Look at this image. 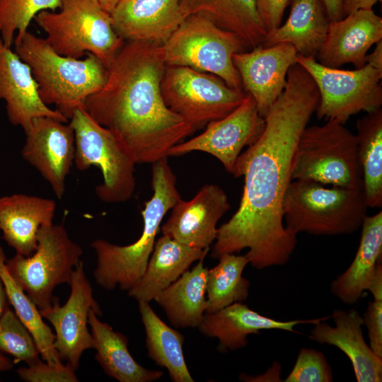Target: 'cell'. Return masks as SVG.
I'll return each mask as SVG.
<instances>
[{
  "mask_svg": "<svg viewBox=\"0 0 382 382\" xmlns=\"http://www.w3.org/2000/svg\"><path fill=\"white\" fill-rule=\"evenodd\" d=\"M318 103L313 79L293 64L284 91L264 117L261 135L236 160L233 175L244 177L243 195L238 210L218 228L212 257L248 248L249 264L257 270L288 262L297 239L285 228L282 203L292 181L297 141Z\"/></svg>",
  "mask_w": 382,
  "mask_h": 382,
  "instance_id": "6da1fadb",
  "label": "cell"
},
{
  "mask_svg": "<svg viewBox=\"0 0 382 382\" xmlns=\"http://www.w3.org/2000/svg\"><path fill=\"white\" fill-rule=\"evenodd\" d=\"M166 67L163 45L125 41L108 68L105 84L84 103L91 117L127 146L137 163L168 157L170 149L196 131L163 101Z\"/></svg>",
  "mask_w": 382,
  "mask_h": 382,
  "instance_id": "7a4b0ae2",
  "label": "cell"
},
{
  "mask_svg": "<svg viewBox=\"0 0 382 382\" xmlns=\"http://www.w3.org/2000/svg\"><path fill=\"white\" fill-rule=\"evenodd\" d=\"M151 174L154 194L141 212L144 226L139 238L123 246L104 239H96L91 244L97 259L93 271L95 281L106 290H113L119 286L121 290L127 291L141 277L163 217L182 199L168 157L152 163Z\"/></svg>",
  "mask_w": 382,
  "mask_h": 382,
  "instance_id": "3957f363",
  "label": "cell"
},
{
  "mask_svg": "<svg viewBox=\"0 0 382 382\" xmlns=\"http://www.w3.org/2000/svg\"><path fill=\"white\" fill-rule=\"evenodd\" d=\"M14 45L15 52L30 66L43 103L54 105L68 120L106 81L108 69L92 54L83 59L61 55L45 38L28 30Z\"/></svg>",
  "mask_w": 382,
  "mask_h": 382,
  "instance_id": "277c9868",
  "label": "cell"
},
{
  "mask_svg": "<svg viewBox=\"0 0 382 382\" xmlns=\"http://www.w3.org/2000/svg\"><path fill=\"white\" fill-rule=\"evenodd\" d=\"M363 190L325 187L311 180H292L282 203L285 228L297 236H335L357 231L366 216Z\"/></svg>",
  "mask_w": 382,
  "mask_h": 382,
  "instance_id": "5b68a950",
  "label": "cell"
},
{
  "mask_svg": "<svg viewBox=\"0 0 382 382\" xmlns=\"http://www.w3.org/2000/svg\"><path fill=\"white\" fill-rule=\"evenodd\" d=\"M34 20L58 54L81 59L90 53L107 69L125 42L115 31L110 14L95 0H62L59 11H42Z\"/></svg>",
  "mask_w": 382,
  "mask_h": 382,
  "instance_id": "8992f818",
  "label": "cell"
},
{
  "mask_svg": "<svg viewBox=\"0 0 382 382\" xmlns=\"http://www.w3.org/2000/svg\"><path fill=\"white\" fill-rule=\"evenodd\" d=\"M291 178L362 190L356 135L336 120L306 127L294 150Z\"/></svg>",
  "mask_w": 382,
  "mask_h": 382,
  "instance_id": "52a82bcc",
  "label": "cell"
},
{
  "mask_svg": "<svg viewBox=\"0 0 382 382\" xmlns=\"http://www.w3.org/2000/svg\"><path fill=\"white\" fill-rule=\"evenodd\" d=\"M69 125L75 137L74 163L79 170L98 166L103 181L96 187L97 197L105 203H121L133 195L137 161L127 146L110 129L98 124L84 107L75 110Z\"/></svg>",
  "mask_w": 382,
  "mask_h": 382,
  "instance_id": "ba28073f",
  "label": "cell"
},
{
  "mask_svg": "<svg viewBox=\"0 0 382 382\" xmlns=\"http://www.w3.org/2000/svg\"><path fill=\"white\" fill-rule=\"evenodd\" d=\"M247 48L239 35L198 14L187 16L163 45L166 66H187L214 74L229 87L243 92L232 56Z\"/></svg>",
  "mask_w": 382,
  "mask_h": 382,
  "instance_id": "9c48e42d",
  "label": "cell"
},
{
  "mask_svg": "<svg viewBox=\"0 0 382 382\" xmlns=\"http://www.w3.org/2000/svg\"><path fill=\"white\" fill-rule=\"evenodd\" d=\"M37 246L30 256L16 255L6 260V268L40 311L52 305L54 289L69 284L81 261V247L72 241L62 224L40 228Z\"/></svg>",
  "mask_w": 382,
  "mask_h": 382,
  "instance_id": "30bf717a",
  "label": "cell"
},
{
  "mask_svg": "<svg viewBox=\"0 0 382 382\" xmlns=\"http://www.w3.org/2000/svg\"><path fill=\"white\" fill-rule=\"evenodd\" d=\"M296 62L312 77L319 92L316 110L318 119L336 120L345 124L361 111L381 109L382 70L366 64L355 70L325 66L315 57L297 54Z\"/></svg>",
  "mask_w": 382,
  "mask_h": 382,
  "instance_id": "8fae6325",
  "label": "cell"
},
{
  "mask_svg": "<svg viewBox=\"0 0 382 382\" xmlns=\"http://www.w3.org/2000/svg\"><path fill=\"white\" fill-rule=\"evenodd\" d=\"M161 92L166 106L195 129L230 114L247 95L214 74L181 66H166Z\"/></svg>",
  "mask_w": 382,
  "mask_h": 382,
  "instance_id": "7c38bea8",
  "label": "cell"
},
{
  "mask_svg": "<svg viewBox=\"0 0 382 382\" xmlns=\"http://www.w3.org/2000/svg\"><path fill=\"white\" fill-rule=\"evenodd\" d=\"M265 122L253 96L247 93L241 104L226 117L209 122L205 130L191 139L173 146L168 157L202 151L216 158L226 170L233 174L242 149L254 144Z\"/></svg>",
  "mask_w": 382,
  "mask_h": 382,
  "instance_id": "4fadbf2b",
  "label": "cell"
},
{
  "mask_svg": "<svg viewBox=\"0 0 382 382\" xmlns=\"http://www.w3.org/2000/svg\"><path fill=\"white\" fill-rule=\"evenodd\" d=\"M69 284L71 291L64 305L54 296L52 305L40 311L54 328V346L61 360H65L76 371L83 352L93 348L92 335L88 330L89 311L93 309L98 316H102V311L93 297L81 260L74 268Z\"/></svg>",
  "mask_w": 382,
  "mask_h": 382,
  "instance_id": "5bb4252c",
  "label": "cell"
},
{
  "mask_svg": "<svg viewBox=\"0 0 382 382\" xmlns=\"http://www.w3.org/2000/svg\"><path fill=\"white\" fill-rule=\"evenodd\" d=\"M66 123L50 117L33 119L24 132L21 151L23 159L37 170L59 199L65 192L75 155L74 132Z\"/></svg>",
  "mask_w": 382,
  "mask_h": 382,
  "instance_id": "9a60e30c",
  "label": "cell"
},
{
  "mask_svg": "<svg viewBox=\"0 0 382 382\" xmlns=\"http://www.w3.org/2000/svg\"><path fill=\"white\" fill-rule=\"evenodd\" d=\"M297 54L289 42L270 47L259 45L250 51L233 54L243 91L253 96L262 117L284 91L287 72L296 63Z\"/></svg>",
  "mask_w": 382,
  "mask_h": 382,
  "instance_id": "2e32d148",
  "label": "cell"
},
{
  "mask_svg": "<svg viewBox=\"0 0 382 382\" xmlns=\"http://www.w3.org/2000/svg\"><path fill=\"white\" fill-rule=\"evenodd\" d=\"M230 207L221 187L207 184L192 199L178 200L160 229L163 235L189 246L209 248L216 238L217 223Z\"/></svg>",
  "mask_w": 382,
  "mask_h": 382,
  "instance_id": "e0dca14e",
  "label": "cell"
},
{
  "mask_svg": "<svg viewBox=\"0 0 382 382\" xmlns=\"http://www.w3.org/2000/svg\"><path fill=\"white\" fill-rule=\"evenodd\" d=\"M0 37V99L6 103L7 117L25 132L32 120L50 117L63 122L69 120L42 100L31 69Z\"/></svg>",
  "mask_w": 382,
  "mask_h": 382,
  "instance_id": "ac0fdd59",
  "label": "cell"
},
{
  "mask_svg": "<svg viewBox=\"0 0 382 382\" xmlns=\"http://www.w3.org/2000/svg\"><path fill=\"white\" fill-rule=\"evenodd\" d=\"M382 40V18L373 9H359L336 21H330L325 40L316 59L325 66L340 68L366 64L371 47Z\"/></svg>",
  "mask_w": 382,
  "mask_h": 382,
  "instance_id": "d6986e66",
  "label": "cell"
},
{
  "mask_svg": "<svg viewBox=\"0 0 382 382\" xmlns=\"http://www.w3.org/2000/svg\"><path fill=\"white\" fill-rule=\"evenodd\" d=\"M125 41L163 45L185 18L179 0H120L110 14Z\"/></svg>",
  "mask_w": 382,
  "mask_h": 382,
  "instance_id": "ffe728a7",
  "label": "cell"
},
{
  "mask_svg": "<svg viewBox=\"0 0 382 382\" xmlns=\"http://www.w3.org/2000/svg\"><path fill=\"white\" fill-rule=\"evenodd\" d=\"M335 326L321 320L313 324L308 335L319 344L337 347L349 359L358 382H381L382 359L378 357L364 338L363 317L354 308L334 310L330 316Z\"/></svg>",
  "mask_w": 382,
  "mask_h": 382,
  "instance_id": "44dd1931",
  "label": "cell"
},
{
  "mask_svg": "<svg viewBox=\"0 0 382 382\" xmlns=\"http://www.w3.org/2000/svg\"><path fill=\"white\" fill-rule=\"evenodd\" d=\"M330 318L282 321L262 316L243 302H236L216 312L205 313L197 328L202 335L216 338L218 351L226 352L245 347L247 337L259 334L261 330H282L296 333L294 327L297 325L314 324Z\"/></svg>",
  "mask_w": 382,
  "mask_h": 382,
  "instance_id": "7402d4cb",
  "label": "cell"
},
{
  "mask_svg": "<svg viewBox=\"0 0 382 382\" xmlns=\"http://www.w3.org/2000/svg\"><path fill=\"white\" fill-rule=\"evenodd\" d=\"M56 203L52 199L25 194L0 197V230L17 254L31 255L37 246L40 227L53 224Z\"/></svg>",
  "mask_w": 382,
  "mask_h": 382,
  "instance_id": "603a6c76",
  "label": "cell"
},
{
  "mask_svg": "<svg viewBox=\"0 0 382 382\" xmlns=\"http://www.w3.org/2000/svg\"><path fill=\"white\" fill-rule=\"evenodd\" d=\"M209 249L193 248L162 235L155 242L143 275L127 290L128 296L137 301H154L193 262L205 257Z\"/></svg>",
  "mask_w": 382,
  "mask_h": 382,
  "instance_id": "cb8c5ba5",
  "label": "cell"
},
{
  "mask_svg": "<svg viewBox=\"0 0 382 382\" xmlns=\"http://www.w3.org/2000/svg\"><path fill=\"white\" fill-rule=\"evenodd\" d=\"M359 245L349 267L330 284L332 294L343 303L354 305L369 290L378 262H382V212L366 216Z\"/></svg>",
  "mask_w": 382,
  "mask_h": 382,
  "instance_id": "d4e9b609",
  "label": "cell"
},
{
  "mask_svg": "<svg viewBox=\"0 0 382 382\" xmlns=\"http://www.w3.org/2000/svg\"><path fill=\"white\" fill-rule=\"evenodd\" d=\"M98 316L91 309L88 325L95 358L107 375L120 382H153L163 376L162 371L146 369L136 361L128 349L127 337Z\"/></svg>",
  "mask_w": 382,
  "mask_h": 382,
  "instance_id": "484cf974",
  "label": "cell"
},
{
  "mask_svg": "<svg viewBox=\"0 0 382 382\" xmlns=\"http://www.w3.org/2000/svg\"><path fill=\"white\" fill-rule=\"evenodd\" d=\"M204 258L161 291L154 301L178 328H197L207 310V274Z\"/></svg>",
  "mask_w": 382,
  "mask_h": 382,
  "instance_id": "4316f807",
  "label": "cell"
},
{
  "mask_svg": "<svg viewBox=\"0 0 382 382\" xmlns=\"http://www.w3.org/2000/svg\"><path fill=\"white\" fill-rule=\"evenodd\" d=\"M290 14L286 22L267 33L262 47L289 42L297 54L317 56L323 45L329 25L322 0H291Z\"/></svg>",
  "mask_w": 382,
  "mask_h": 382,
  "instance_id": "83f0119b",
  "label": "cell"
},
{
  "mask_svg": "<svg viewBox=\"0 0 382 382\" xmlns=\"http://www.w3.org/2000/svg\"><path fill=\"white\" fill-rule=\"evenodd\" d=\"M185 18L203 16L219 27L239 35L249 48L261 45L267 35L255 0H179Z\"/></svg>",
  "mask_w": 382,
  "mask_h": 382,
  "instance_id": "f1b7e54d",
  "label": "cell"
},
{
  "mask_svg": "<svg viewBox=\"0 0 382 382\" xmlns=\"http://www.w3.org/2000/svg\"><path fill=\"white\" fill-rule=\"evenodd\" d=\"M138 303L149 357L156 365L167 369L172 381L193 382L183 354L184 335L166 324L149 302Z\"/></svg>",
  "mask_w": 382,
  "mask_h": 382,
  "instance_id": "f546056e",
  "label": "cell"
},
{
  "mask_svg": "<svg viewBox=\"0 0 382 382\" xmlns=\"http://www.w3.org/2000/svg\"><path fill=\"white\" fill-rule=\"evenodd\" d=\"M357 154L362 190L369 208L382 207V110L369 112L357 122Z\"/></svg>",
  "mask_w": 382,
  "mask_h": 382,
  "instance_id": "4dcf8cb0",
  "label": "cell"
},
{
  "mask_svg": "<svg viewBox=\"0 0 382 382\" xmlns=\"http://www.w3.org/2000/svg\"><path fill=\"white\" fill-rule=\"evenodd\" d=\"M218 259V264L207 270L205 313L216 312L236 302H243L249 296L250 281L243 276L249 264L246 255L225 253Z\"/></svg>",
  "mask_w": 382,
  "mask_h": 382,
  "instance_id": "1f68e13d",
  "label": "cell"
},
{
  "mask_svg": "<svg viewBox=\"0 0 382 382\" xmlns=\"http://www.w3.org/2000/svg\"><path fill=\"white\" fill-rule=\"evenodd\" d=\"M6 260L4 251L0 246V277L4 284L9 303L33 336L42 360L52 365L62 364L54 346V334L43 321L35 303L9 274Z\"/></svg>",
  "mask_w": 382,
  "mask_h": 382,
  "instance_id": "d6a6232c",
  "label": "cell"
},
{
  "mask_svg": "<svg viewBox=\"0 0 382 382\" xmlns=\"http://www.w3.org/2000/svg\"><path fill=\"white\" fill-rule=\"evenodd\" d=\"M62 0H0V37L11 47L28 31L30 21L42 11H56Z\"/></svg>",
  "mask_w": 382,
  "mask_h": 382,
  "instance_id": "836d02e7",
  "label": "cell"
},
{
  "mask_svg": "<svg viewBox=\"0 0 382 382\" xmlns=\"http://www.w3.org/2000/svg\"><path fill=\"white\" fill-rule=\"evenodd\" d=\"M0 352L11 355L16 363L30 365L40 360L33 336L9 308L0 317Z\"/></svg>",
  "mask_w": 382,
  "mask_h": 382,
  "instance_id": "e575fe53",
  "label": "cell"
},
{
  "mask_svg": "<svg viewBox=\"0 0 382 382\" xmlns=\"http://www.w3.org/2000/svg\"><path fill=\"white\" fill-rule=\"evenodd\" d=\"M332 369L324 354L312 348H301L285 382H331Z\"/></svg>",
  "mask_w": 382,
  "mask_h": 382,
  "instance_id": "d590c367",
  "label": "cell"
},
{
  "mask_svg": "<svg viewBox=\"0 0 382 382\" xmlns=\"http://www.w3.org/2000/svg\"><path fill=\"white\" fill-rule=\"evenodd\" d=\"M18 377L25 382H77L79 379L68 364L52 365L41 359L27 367L17 369Z\"/></svg>",
  "mask_w": 382,
  "mask_h": 382,
  "instance_id": "8d00e7d4",
  "label": "cell"
},
{
  "mask_svg": "<svg viewBox=\"0 0 382 382\" xmlns=\"http://www.w3.org/2000/svg\"><path fill=\"white\" fill-rule=\"evenodd\" d=\"M363 320L368 331L369 346L382 359V299L369 301Z\"/></svg>",
  "mask_w": 382,
  "mask_h": 382,
  "instance_id": "74e56055",
  "label": "cell"
},
{
  "mask_svg": "<svg viewBox=\"0 0 382 382\" xmlns=\"http://www.w3.org/2000/svg\"><path fill=\"white\" fill-rule=\"evenodd\" d=\"M291 0H255L259 18L267 33L281 25L284 11Z\"/></svg>",
  "mask_w": 382,
  "mask_h": 382,
  "instance_id": "f35d334b",
  "label": "cell"
},
{
  "mask_svg": "<svg viewBox=\"0 0 382 382\" xmlns=\"http://www.w3.org/2000/svg\"><path fill=\"white\" fill-rule=\"evenodd\" d=\"M381 0H342L343 16L359 9H372Z\"/></svg>",
  "mask_w": 382,
  "mask_h": 382,
  "instance_id": "ab89813d",
  "label": "cell"
},
{
  "mask_svg": "<svg viewBox=\"0 0 382 382\" xmlns=\"http://www.w3.org/2000/svg\"><path fill=\"white\" fill-rule=\"evenodd\" d=\"M329 21H340L344 18L342 0H322Z\"/></svg>",
  "mask_w": 382,
  "mask_h": 382,
  "instance_id": "60d3db41",
  "label": "cell"
},
{
  "mask_svg": "<svg viewBox=\"0 0 382 382\" xmlns=\"http://www.w3.org/2000/svg\"><path fill=\"white\" fill-rule=\"evenodd\" d=\"M366 64L382 70V40L376 43L374 51L366 57Z\"/></svg>",
  "mask_w": 382,
  "mask_h": 382,
  "instance_id": "b9f144b4",
  "label": "cell"
},
{
  "mask_svg": "<svg viewBox=\"0 0 382 382\" xmlns=\"http://www.w3.org/2000/svg\"><path fill=\"white\" fill-rule=\"evenodd\" d=\"M8 299L5 289L4 284L0 277V317L9 308Z\"/></svg>",
  "mask_w": 382,
  "mask_h": 382,
  "instance_id": "7bdbcfd3",
  "label": "cell"
},
{
  "mask_svg": "<svg viewBox=\"0 0 382 382\" xmlns=\"http://www.w3.org/2000/svg\"><path fill=\"white\" fill-rule=\"evenodd\" d=\"M107 13L111 14L120 0H95Z\"/></svg>",
  "mask_w": 382,
  "mask_h": 382,
  "instance_id": "ee69618b",
  "label": "cell"
},
{
  "mask_svg": "<svg viewBox=\"0 0 382 382\" xmlns=\"http://www.w3.org/2000/svg\"><path fill=\"white\" fill-rule=\"evenodd\" d=\"M13 367V361L11 359L5 357L0 352V374L6 371L11 369Z\"/></svg>",
  "mask_w": 382,
  "mask_h": 382,
  "instance_id": "f6af8a7d",
  "label": "cell"
}]
</instances>
